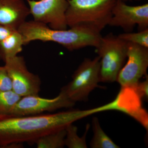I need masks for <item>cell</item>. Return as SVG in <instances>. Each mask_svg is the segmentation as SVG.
<instances>
[{"label": "cell", "instance_id": "22", "mask_svg": "<svg viewBox=\"0 0 148 148\" xmlns=\"http://www.w3.org/2000/svg\"></svg>", "mask_w": 148, "mask_h": 148}, {"label": "cell", "instance_id": "3", "mask_svg": "<svg viewBox=\"0 0 148 148\" xmlns=\"http://www.w3.org/2000/svg\"><path fill=\"white\" fill-rule=\"evenodd\" d=\"M116 0H68L67 25L101 33L109 25Z\"/></svg>", "mask_w": 148, "mask_h": 148}, {"label": "cell", "instance_id": "7", "mask_svg": "<svg viewBox=\"0 0 148 148\" xmlns=\"http://www.w3.org/2000/svg\"><path fill=\"white\" fill-rule=\"evenodd\" d=\"M75 103L72 101L64 91L53 98H42L38 95L21 97L11 112L12 116H24L52 112L62 108L73 107Z\"/></svg>", "mask_w": 148, "mask_h": 148}, {"label": "cell", "instance_id": "15", "mask_svg": "<svg viewBox=\"0 0 148 148\" xmlns=\"http://www.w3.org/2000/svg\"><path fill=\"white\" fill-rule=\"evenodd\" d=\"M89 125H86V128L83 136L81 138L77 134L78 128L73 123L66 126L65 146L69 148H87L86 136L89 130Z\"/></svg>", "mask_w": 148, "mask_h": 148}, {"label": "cell", "instance_id": "19", "mask_svg": "<svg viewBox=\"0 0 148 148\" xmlns=\"http://www.w3.org/2000/svg\"><path fill=\"white\" fill-rule=\"evenodd\" d=\"M148 78L147 75L146 79L142 82H138L133 87L140 98L147 99L148 98Z\"/></svg>", "mask_w": 148, "mask_h": 148}, {"label": "cell", "instance_id": "2", "mask_svg": "<svg viewBox=\"0 0 148 148\" xmlns=\"http://www.w3.org/2000/svg\"><path fill=\"white\" fill-rule=\"evenodd\" d=\"M23 38L24 45L36 40L53 42L70 51L87 47L96 48L102 36L101 33L79 27L56 30L34 20L25 21L18 29Z\"/></svg>", "mask_w": 148, "mask_h": 148}, {"label": "cell", "instance_id": "16", "mask_svg": "<svg viewBox=\"0 0 148 148\" xmlns=\"http://www.w3.org/2000/svg\"><path fill=\"white\" fill-rule=\"evenodd\" d=\"M21 98L12 90L0 92V116L10 115L14 107Z\"/></svg>", "mask_w": 148, "mask_h": 148}, {"label": "cell", "instance_id": "18", "mask_svg": "<svg viewBox=\"0 0 148 148\" xmlns=\"http://www.w3.org/2000/svg\"><path fill=\"white\" fill-rule=\"evenodd\" d=\"M12 90V83L5 66H0V92Z\"/></svg>", "mask_w": 148, "mask_h": 148}, {"label": "cell", "instance_id": "17", "mask_svg": "<svg viewBox=\"0 0 148 148\" xmlns=\"http://www.w3.org/2000/svg\"><path fill=\"white\" fill-rule=\"evenodd\" d=\"M118 37L122 40L136 44L146 48H148V29L137 33L125 32L119 35Z\"/></svg>", "mask_w": 148, "mask_h": 148}, {"label": "cell", "instance_id": "12", "mask_svg": "<svg viewBox=\"0 0 148 148\" xmlns=\"http://www.w3.org/2000/svg\"><path fill=\"white\" fill-rule=\"evenodd\" d=\"M23 36L18 30H15L0 42V60L4 61L13 58L23 49Z\"/></svg>", "mask_w": 148, "mask_h": 148}, {"label": "cell", "instance_id": "14", "mask_svg": "<svg viewBox=\"0 0 148 148\" xmlns=\"http://www.w3.org/2000/svg\"><path fill=\"white\" fill-rule=\"evenodd\" d=\"M65 128L47 134L35 143L38 148H62L65 146Z\"/></svg>", "mask_w": 148, "mask_h": 148}, {"label": "cell", "instance_id": "1", "mask_svg": "<svg viewBox=\"0 0 148 148\" xmlns=\"http://www.w3.org/2000/svg\"><path fill=\"white\" fill-rule=\"evenodd\" d=\"M95 113H98L97 108L55 114L0 116V148H8L13 144H35L42 136L64 129L69 125Z\"/></svg>", "mask_w": 148, "mask_h": 148}, {"label": "cell", "instance_id": "8", "mask_svg": "<svg viewBox=\"0 0 148 148\" xmlns=\"http://www.w3.org/2000/svg\"><path fill=\"white\" fill-rule=\"evenodd\" d=\"M34 20L56 30L68 29L66 12L68 0H27Z\"/></svg>", "mask_w": 148, "mask_h": 148}, {"label": "cell", "instance_id": "13", "mask_svg": "<svg viewBox=\"0 0 148 148\" xmlns=\"http://www.w3.org/2000/svg\"><path fill=\"white\" fill-rule=\"evenodd\" d=\"M92 128L93 136L90 142L92 148H119L112 139L104 132L100 124L98 118H92Z\"/></svg>", "mask_w": 148, "mask_h": 148}, {"label": "cell", "instance_id": "11", "mask_svg": "<svg viewBox=\"0 0 148 148\" xmlns=\"http://www.w3.org/2000/svg\"><path fill=\"white\" fill-rule=\"evenodd\" d=\"M30 14L24 0H0V25L18 30Z\"/></svg>", "mask_w": 148, "mask_h": 148}, {"label": "cell", "instance_id": "9", "mask_svg": "<svg viewBox=\"0 0 148 148\" xmlns=\"http://www.w3.org/2000/svg\"><path fill=\"white\" fill-rule=\"evenodd\" d=\"M127 63L120 71L116 82L121 87H133L147 75L148 48L127 42Z\"/></svg>", "mask_w": 148, "mask_h": 148}, {"label": "cell", "instance_id": "6", "mask_svg": "<svg viewBox=\"0 0 148 148\" xmlns=\"http://www.w3.org/2000/svg\"><path fill=\"white\" fill-rule=\"evenodd\" d=\"M4 66L12 83V90L20 97L38 95L41 81L38 75L29 71L24 57L17 55L4 61Z\"/></svg>", "mask_w": 148, "mask_h": 148}, {"label": "cell", "instance_id": "4", "mask_svg": "<svg viewBox=\"0 0 148 148\" xmlns=\"http://www.w3.org/2000/svg\"><path fill=\"white\" fill-rule=\"evenodd\" d=\"M100 58L101 82L116 81L127 58V42L112 33L102 37L95 48Z\"/></svg>", "mask_w": 148, "mask_h": 148}, {"label": "cell", "instance_id": "5", "mask_svg": "<svg viewBox=\"0 0 148 148\" xmlns=\"http://www.w3.org/2000/svg\"><path fill=\"white\" fill-rule=\"evenodd\" d=\"M100 58H85L75 71L72 80L61 88L75 103L86 101L90 92L98 87L100 81Z\"/></svg>", "mask_w": 148, "mask_h": 148}, {"label": "cell", "instance_id": "20", "mask_svg": "<svg viewBox=\"0 0 148 148\" xmlns=\"http://www.w3.org/2000/svg\"><path fill=\"white\" fill-rule=\"evenodd\" d=\"M12 30L3 26L0 25V42L3 40L6 37L10 34L13 31Z\"/></svg>", "mask_w": 148, "mask_h": 148}, {"label": "cell", "instance_id": "10", "mask_svg": "<svg viewBox=\"0 0 148 148\" xmlns=\"http://www.w3.org/2000/svg\"><path fill=\"white\" fill-rule=\"evenodd\" d=\"M122 0H116L109 23L111 27H120L125 32H131L138 25V31L148 29V3L129 5Z\"/></svg>", "mask_w": 148, "mask_h": 148}, {"label": "cell", "instance_id": "21", "mask_svg": "<svg viewBox=\"0 0 148 148\" xmlns=\"http://www.w3.org/2000/svg\"><path fill=\"white\" fill-rule=\"evenodd\" d=\"M123 1L126 2L127 1H140L141 0H122Z\"/></svg>", "mask_w": 148, "mask_h": 148}]
</instances>
